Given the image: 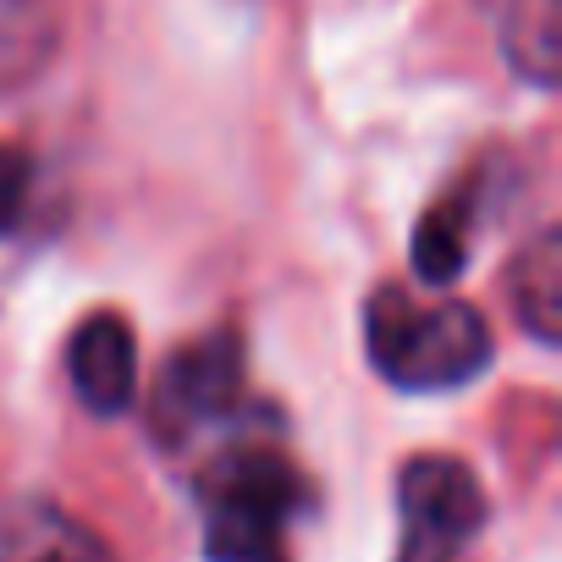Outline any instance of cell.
Masks as SVG:
<instances>
[{"mask_svg": "<svg viewBox=\"0 0 562 562\" xmlns=\"http://www.w3.org/2000/svg\"><path fill=\"white\" fill-rule=\"evenodd\" d=\"M397 507H403L397 562H458V551L485 524V491L474 469L447 452H419L403 463Z\"/></svg>", "mask_w": 562, "mask_h": 562, "instance_id": "3957f363", "label": "cell"}, {"mask_svg": "<svg viewBox=\"0 0 562 562\" xmlns=\"http://www.w3.org/2000/svg\"><path fill=\"white\" fill-rule=\"evenodd\" d=\"M469 199L463 193H447L441 204L425 210V221L414 226V270L419 281H430V288H447V281L463 276V259H469Z\"/></svg>", "mask_w": 562, "mask_h": 562, "instance_id": "9c48e42d", "label": "cell"}, {"mask_svg": "<svg viewBox=\"0 0 562 562\" xmlns=\"http://www.w3.org/2000/svg\"><path fill=\"white\" fill-rule=\"evenodd\" d=\"M29 182H34V166L18 144H0V237H7L23 215V199H29Z\"/></svg>", "mask_w": 562, "mask_h": 562, "instance_id": "30bf717a", "label": "cell"}, {"mask_svg": "<svg viewBox=\"0 0 562 562\" xmlns=\"http://www.w3.org/2000/svg\"><path fill=\"white\" fill-rule=\"evenodd\" d=\"M513 299L518 321L529 326L535 342L557 348L562 342V232L546 226L513 265Z\"/></svg>", "mask_w": 562, "mask_h": 562, "instance_id": "ba28073f", "label": "cell"}, {"mask_svg": "<svg viewBox=\"0 0 562 562\" xmlns=\"http://www.w3.org/2000/svg\"><path fill=\"white\" fill-rule=\"evenodd\" d=\"M0 562H116V551L56 502H18L0 518Z\"/></svg>", "mask_w": 562, "mask_h": 562, "instance_id": "8992f818", "label": "cell"}, {"mask_svg": "<svg viewBox=\"0 0 562 562\" xmlns=\"http://www.w3.org/2000/svg\"><path fill=\"white\" fill-rule=\"evenodd\" d=\"M370 364L397 392H452L491 364V326L474 304H408V293L381 288L364 310Z\"/></svg>", "mask_w": 562, "mask_h": 562, "instance_id": "6da1fadb", "label": "cell"}, {"mask_svg": "<svg viewBox=\"0 0 562 562\" xmlns=\"http://www.w3.org/2000/svg\"><path fill=\"white\" fill-rule=\"evenodd\" d=\"M304 474L270 452L237 447L204 474V557L210 562H288V524L304 507Z\"/></svg>", "mask_w": 562, "mask_h": 562, "instance_id": "7a4b0ae2", "label": "cell"}, {"mask_svg": "<svg viewBox=\"0 0 562 562\" xmlns=\"http://www.w3.org/2000/svg\"><path fill=\"white\" fill-rule=\"evenodd\" d=\"M243 397V337L237 331H210L188 342L155 386V436L160 441H188L199 425H215L237 408Z\"/></svg>", "mask_w": 562, "mask_h": 562, "instance_id": "277c9868", "label": "cell"}, {"mask_svg": "<svg viewBox=\"0 0 562 562\" xmlns=\"http://www.w3.org/2000/svg\"><path fill=\"white\" fill-rule=\"evenodd\" d=\"M496 34L507 67L535 83L557 89L562 72V0H496Z\"/></svg>", "mask_w": 562, "mask_h": 562, "instance_id": "52a82bcc", "label": "cell"}, {"mask_svg": "<svg viewBox=\"0 0 562 562\" xmlns=\"http://www.w3.org/2000/svg\"><path fill=\"white\" fill-rule=\"evenodd\" d=\"M67 370H72V392L89 414L116 419L133 408L138 392V348H133V326L111 310L89 315L72 342H67Z\"/></svg>", "mask_w": 562, "mask_h": 562, "instance_id": "5b68a950", "label": "cell"}]
</instances>
